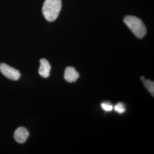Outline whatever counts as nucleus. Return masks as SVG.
I'll return each mask as SVG.
<instances>
[{"instance_id":"obj_5","label":"nucleus","mask_w":154,"mask_h":154,"mask_svg":"<svg viewBox=\"0 0 154 154\" xmlns=\"http://www.w3.org/2000/svg\"><path fill=\"white\" fill-rule=\"evenodd\" d=\"M79 77V74L75 69L72 67H67L65 70L64 78L67 82L72 83L75 82Z\"/></svg>"},{"instance_id":"obj_6","label":"nucleus","mask_w":154,"mask_h":154,"mask_svg":"<svg viewBox=\"0 0 154 154\" xmlns=\"http://www.w3.org/2000/svg\"><path fill=\"white\" fill-rule=\"evenodd\" d=\"M51 70V66L49 62L46 59H41L40 60V66L39 68L38 72L41 77L46 78L49 77Z\"/></svg>"},{"instance_id":"obj_4","label":"nucleus","mask_w":154,"mask_h":154,"mask_svg":"<svg viewBox=\"0 0 154 154\" xmlns=\"http://www.w3.org/2000/svg\"><path fill=\"white\" fill-rule=\"evenodd\" d=\"M29 133L28 130L23 127H18L14 134V138L17 142L24 143L28 139Z\"/></svg>"},{"instance_id":"obj_8","label":"nucleus","mask_w":154,"mask_h":154,"mask_svg":"<svg viewBox=\"0 0 154 154\" xmlns=\"http://www.w3.org/2000/svg\"><path fill=\"white\" fill-rule=\"evenodd\" d=\"M114 110L119 114H122L125 112L126 108L125 107V105L122 103H118L114 106Z\"/></svg>"},{"instance_id":"obj_9","label":"nucleus","mask_w":154,"mask_h":154,"mask_svg":"<svg viewBox=\"0 0 154 154\" xmlns=\"http://www.w3.org/2000/svg\"><path fill=\"white\" fill-rule=\"evenodd\" d=\"M101 107L106 111H111L114 107L109 102H103L101 104Z\"/></svg>"},{"instance_id":"obj_3","label":"nucleus","mask_w":154,"mask_h":154,"mask_svg":"<svg viewBox=\"0 0 154 154\" xmlns=\"http://www.w3.org/2000/svg\"><path fill=\"white\" fill-rule=\"evenodd\" d=\"M0 72L7 78L13 81L18 80L21 77L20 72L18 70L5 63H1L0 65Z\"/></svg>"},{"instance_id":"obj_2","label":"nucleus","mask_w":154,"mask_h":154,"mask_svg":"<svg viewBox=\"0 0 154 154\" xmlns=\"http://www.w3.org/2000/svg\"><path fill=\"white\" fill-rule=\"evenodd\" d=\"M124 22L139 38H142L146 34V29L143 22L138 17L128 16L125 17Z\"/></svg>"},{"instance_id":"obj_1","label":"nucleus","mask_w":154,"mask_h":154,"mask_svg":"<svg viewBox=\"0 0 154 154\" xmlns=\"http://www.w3.org/2000/svg\"><path fill=\"white\" fill-rule=\"evenodd\" d=\"M61 0H45L42 7L45 18L49 22L55 21L61 11Z\"/></svg>"},{"instance_id":"obj_7","label":"nucleus","mask_w":154,"mask_h":154,"mask_svg":"<svg viewBox=\"0 0 154 154\" xmlns=\"http://www.w3.org/2000/svg\"><path fill=\"white\" fill-rule=\"evenodd\" d=\"M143 83L146 88H147L149 93L154 96V83L153 81H151L149 79H144L143 81Z\"/></svg>"}]
</instances>
